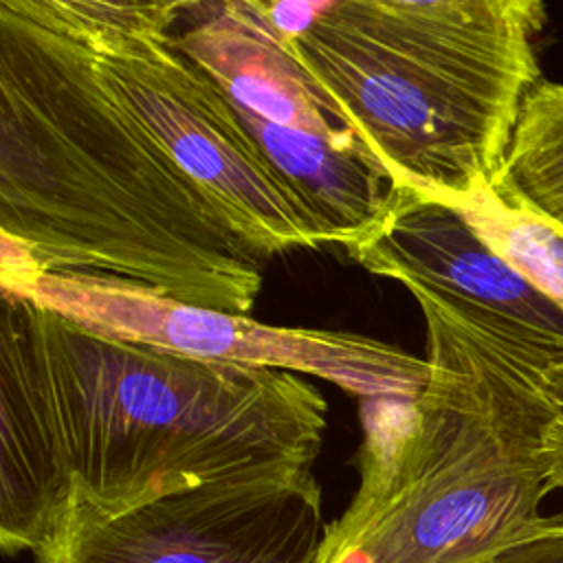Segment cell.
I'll return each instance as SVG.
<instances>
[{
    "mask_svg": "<svg viewBox=\"0 0 563 563\" xmlns=\"http://www.w3.org/2000/svg\"><path fill=\"white\" fill-rule=\"evenodd\" d=\"M501 176L521 202L563 231V84L539 79L526 95Z\"/></svg>",
    "mask_w": 563,
    "mask_h": 563,
    "instance_id": "8fae6325",
    "label": "cell"
},
{
    "mask_svg": "<svg viewBox=\"0 0 563 563\" xmlns=\"http://www.w3.org/2000/svg\"><path fill=\"white\" fill-rule=\"evenodd\" d=\"M328 523L314 471L255 473L119 515L66 508L33 563H317Z\"/></svg>",
    "mask_w": 563,
    "mask_h": 563,
    "instance_id": "52a82bcc",
    "label": "cell"
},
{
    "mask_svg": "<svg viewBox=\"0 0 563 563\" xmlns=\"http://www.w3.org/2000/svg\"><path fill=\"white\" fill-rule=\"evenodd\" d=\"M345 253L466 325L563 363V312L449 205L389 187L380 218Z\"/></svg>",
    "mask_w": 563,
    "mask_h": 563,
    "instance_id": "ba28073f",
    "label": "cell"
},
{
    "mask_svg": "<svg viewBox=\"0 0 563 563\" xmlns=\"http://www.w3.org/2000/svg\"><path fill=\"white\" fill-rule=\"evenodd\" d=\"M429 198L455 209L495 253L510 262L563 312V231L521 202L501 172L490 180L473 183L460 194ZM548 391L563 418V363L550 369Z\"/></svg>",
    "mask_w": 563,
    "mask_h": 563,
    "instance_id": "30bf717a",
    "label": "cell"
},
{
    "mask_svg": "<svg viewBox=\"0 0 563 563\" xmlns=\"http://www.w3.org/2000/svg\"><path fill=\"white\" fill-rule=\"evenodd\" d=\"M264 15L389 176L460 194L506 163L541 79L539 0H260Z\"/></svg>",
    "mask_w": 563,
    "mask_h": 563,
    "instance_id": "277c9868",
    "label": "cell"
},
{
    "mask_svg": "<svg viewBox=\"0 0 563 563\" xmlns=\"http://www.w3.org/2000/svg\"><path fill=\"white\" fill-rule=\"evenodd\" d=\"M0 233L42 275L244 317L271 262L128 110L66 0H0Z\"/></svg>",
    "mask_w": 563,
    "mask_h": 563,
    "instance_id": "7a4b0ae2",
    "label": "cell"
},
{
    "mask_svg": "<svg viewBox=\"0 0 563 563\" xmlns=\"http://www.w3.org/2000/svg\"><path fill=\"white\" fill-rule=\"evenodd\" d=\"M416 303L429 378L413 398L361 400L358 488L317 563H488L548 523V376L561 361Z\"/></svg>",
    "mask_w": 563,
    "mask_h": 563,
    "instance_id": "3957f363",
    "label": "cell"
},
{
    "mask_svg": "<svg viewBox=\"0 0 563 563\" xmlns=\"http://www.w3.org/2000/svg\"><path fill=\"white\" fill-rule=\"evenodd\" d=\"M545 460L550 490L563 488V418L556 416L545 433Z\"/></svg>",
    "mask_w": 563,
    "mask_h": 563,
    "instance_id": "4fadbf2b",
    "label": "cell"
},
{
    "mask_svg": "<svg viewBox=\"0 0 563 563\" xmlns=\"http://www.w3.org/2000/svg\"><path fill=\"white\" fill-rule=\"evenodd\" d=\"M18 297L101 336L147 343L202 361L310 374L361 400L413 398L429 378L424 358L380 339L268 325L114 279L44 273Z\"/></svg>",
    "mask_w": 563,
    "mask_h": 563,
    "instance_id": "8992f818",
    "label": "cell"
},
{
    "mask_svg": "<svg viewBox=\"0 0 563 563\" xmlns=\"http://www.w3.org/2000/svg\"><path fill=\"white\" fill-rule=\"evenodd\" d=\"M174 35L216 79L238 117L317 136L383 169L334 101L299 66L260 0L180 2Z\"/></svg>",
    "mask_w": 563,
    "mask_h": 563,
    "instance_id": "9c48e42d",
    "label": "cell"
},
{
    "mask_svg": "<svg viewBox=\"0 0 563 563\" xmlns=\"http://www.w3.org/2000/svg\"><path fill=\"white\" fill-rule=\"evenodd\" d=\"M180 2L66 0L128 110L240 238L268 260L332 244L216 79L178 46Z\"/></svg>",
    "mask_w": 563,
    "mask_h": 563,
    "instance_id": "5b68a950",
    "label": "cell"
},
{
    "mask_svg": "<svg viewBox=\"0 0 563 563\" xmlns=\"http://www.w3.org/2000/svg\"><path fill=\"white\" fill-rule=\"evenodd\" d=\"M488 563H563V512L548 515V523L539 532L504 550Z\"/></svg>",
    "mask_w": 563,
    "mask_h": 563,
    "instance_id": "7c38bea8",
    "label": "cell"
},
{
    "mask_svg": "<svg viewBox=\"0 0 563 563\" xmlns=\"http://www.w3.org/2000/svg\"><path fill=\"white\" fill-rule=\"evenodd\" d=\"M325 418L301 374L101 336L2 295L0 545L33 552L73 504L119 515L229 477L312 471Z\"/></svg>",
    "mask_w": 563,
    "mask_h": 563,
    "instance_id": "6da1fadb",
    "label": "cell"
}]
</instances>
